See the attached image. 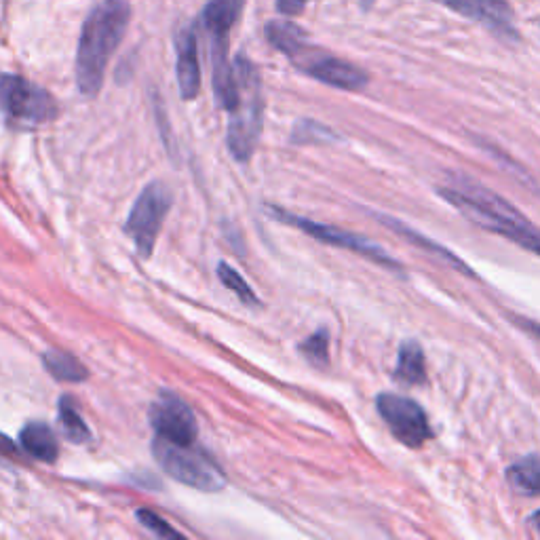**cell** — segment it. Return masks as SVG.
I'll list each match as a JSON object with an SVG mask.
<instances>
[{
    "label": "cell",
    "mask_w": 540,
    "mask_h": 540,
    "mask_svg": "<svg viewBox=\"0 0 540 540\" xmlns=\"http://www.w3.org/2000/svg\"><path fill=\"white\" fill-rule=\"evenodd\" d=\"M439 195L477 226L540 256V228H536L522 211L496 192L471 178L456 176L450 186L439 188Z\"/></svg>",
    "instance_id": "6da1fadb"
},
{
    "label": "cell",
    "mask_w": 540,
    "mask_h": 540,
    "mask_svg": "<svg viewBox=\"0 0 540 540\" xmlns=\"http://www.w3.org/2000/svg\"><path fill=\"white\" fill-rule=\"evenodd\" d=\"M129 17L125 0H102L89 11L76 49V85L87 98L100 93L108 60L123 41Z\"/></svg>",
    "instance_id": "7a4b0ae2"
},
{
    "label": "cell",
    "mask_w": 540,
    "mask_h": 540,
    "mask_svg": "<svg viewBox=\"0 0 540 540\" xmlns=\"http://www.w3.org/2000/svg\"><path fill=\"white\" fill-rule=\"evenodd\" d=\"M233 70L237 81V104L230 110L226 144L237 161H249L262 131V85L256 66L245 55L237 57Z\"/></svg>",
    "instance_id": "3957f363"
},
{
    "label": "cell",
    "mask_w": 540,
    "mask_h": 540,
    "mask_svg": "<svg viewBox=\"0 0 540 540\" xmlns=\"http://www.w3.org/2000/svg\"><path fill=\"white\" fill-rule=\"evenodd\" d=\"M245 0H207L201 15L203 30L209 38L211 72H214V91L224 110L237 104V81L233 64H228V34L241 15Z\"/></svg>",
    "instance_id": "277c9868"
},
{
    "label": "cell",
    "mask_w": 540,
    "mask_h": 540,
    "mask_svg": "<svg viewBox=\"0 0 540 540\" xmlns=\"http://www.w3.org/2000/svg\"><path fill=\"white\" fill-rule=\"evenodd\" d=\"M152 456L169 477L188 488L220 492L226 486V475L218 462L192 443H176L157 435L152 441Z\"/></svg>",
    "instance_id": "5b68a950"
},
{
    "label": "cell",
    "mask_w": 540,
    "mask_h": 540,
    "mask_svg": "<svg viewBox=\"0 0 540 540\" xmlns=\"http://www.w3.org/2000/svg\"><path fill=\"white\" fill-rule=\"evenodd\" d=\"M0 112L17 127H41L57 117L51 93L24 76L0 72Z\"/></svg>",
    "instance_id": "8992f818"
},
{
    "label": "cell",
    "mask_w": 540,
    "mask_h": 540,
    "mask_svg": "<svg viewBox=\"0 0 540 540\" xmlns=\"http://www.w3.org/2000/svg\"><path fill=\"white\" fill-rule=\"evenodd\" d=\"M171 203V190L161 182H152L150 186H146L138 201L133 203L131 214L125 222V233L131 237L142 258H148L152 254Z\"/></svg>",
    "instance_id": "52a82bcc"
},
{
    "label": "cell",
    "mask_w": 540,
    "mask_h": 540,
    "mask_svg": "<svg viewBox=\"0 0 540 540\" xmlns=\"http://www.w3.org/2000/svg\"><path fill=\"white\" fill-rule=\"evenodd\" d=\"M266 211L270 216H273L277 222H283V224H289L294 228H300L302 233H306L308 237H313L325 245H332V247H340V249H351V252L368 258L376 264H382L387 268H401V264L397 260H393L384 249L372 241H368L361 235H355V233H349V230H342V228H336V226H327V224H319V222H313L308 218H300V216H294L289 214V211L285 209H279V207H273L268 205Z\"/></svg>",
    "instance_id": "ba28073f"
},
{
    "label": "cell",
    "mask_w": 540,
    "mask_h": 540,
    "mask_svg": "<svg viewBox=\"0 0 540 540\" xmlns=\"http://www.w3.org/2000/svg\"><path fill=\"white\" fill-rule=\"evenodd\" d=\"M376 408L382 420L387 422L393 437L399 439L403 446L420 448L424 441L433 437L427 412L414 399L395 393H382L376 399Z\"/></svg>",
    "instance_id": "9c48e42d"
},
{
    "label": "cell",
    "mask_w": 540,
    "mask_h": 540,
    "mask_svg": "<svg viewBox=\"0 0 540 540\" xmlns=\"http://www.w3.org/2000/svg\"><path fill=\"white\" fill-rule=\"evenodd\" d=\"M302 72L313 76L315 81H321L330 87L344 89V91H359L368 85V74L361 68L338 60L334 55H327L311 45H306L294 60H292Z\"/></svg>",
    "instance_id": "30bf717a"
},
{
    "label": "cell",
    "mask_w": 540,
    "mask_h": 540,
    "mask_svg": "<svg viewBox=\"0 0 540 540\" xmlns=\"http://www.w3.org/2000/svg\"><path fill=\"white\" fill-rule=\"evenodd\" d=\"M150 424L157 435L176 443H195L197 420L188 405L173 393H161L150 408Z\"/></svg>",
    "instance_id": "8fae6325"
},
{
    "label": "cell",
    "mask_w": 540,
    "mask_h": 540,
    "mask_svg": "<svg viewBox=\"0 0 540 540\" xmlns=\"http://www.w3.org/2000/svg\"><path fill=\"white\" fill-rule=\"evenodd\" d=\"M176 55V74L182 98L195 100L201 91V66L195 30L184 28L176 34Z\"/></svg>",
    "instance_id": "7c38bea8"
},
{
    "label": "cell",
    "mask_w": 540,
    "mask_h": 540,
    "mask_svg": "<svg viewBox=\"0 0 540 540\" xmlns=\"http://www.w3.org/2000/svg\"><path fill=\"white\" fill-rule=\"evenodd\" d=\"M441 3L458 11L460 15L486 24L488 28L496 32L513 34V26H511L513 11L507 0H441Z\"/></svg>",
    "instance_id": "4fadbf2b"
},
{
    "label": "cell",
    "mask_w": 540,
    "mask_h": 540,
    "mask_svg": "<svg viewBox=\"0 0 540 540\" xmlns=\"http://www.w3.org/2000/svg\"><path fill=\"white\" fill-rule=\"evenodd\" d=\"M19 446L22 450L43 462H55L57 454H60V446H57V437L49 424L41 420H32L26 427L19 431Z\"/></svg>",
    "instance_id": "5bb4252c"
},
{
    "label": "cell",
    "mask_w": 540,
    "mask_h": 540,
    "mask_svg": "<svg viewBox=\"0 0 540 540\" xmlns=\"http://www.w3.org/2000/svg\"><path fill=\"white\" fill-rule=\"evenodd\" d=\"M393 376L405 387H418V384L427 382V361H424V353L418 342L410 340L401 344Z\"/></svg>",
    "instance_id": "9a60e30c"
},
{
    "label": "cell",
    "mask_w": 540,
    "mask_h": 540,
    "mask_svg": "<svg viewBox=\"0 0 540 540\" xmlns=\"http://www.w3.org/2000/svg\"><path fill=\"white\" fill-rule=\"evenodd\" d=\"M266 38L270 45L285 53L289 60H294V57L308 45L306 32L292 22H268Z\"/></svg>",
    "instance_id": "2e32d148"
},
{
    "label": "cell",
    "mask_w": 540,
    "mask_h": 540,
    "mask_svg": "<svg viewBox=\"0 0 540 540\" xmlns=\"http://www.w3.org/2000/svg\"><path fill=\"white\" fill-rule=\"evenodd\" d=\"M41 359H43V365L47 368V372L60 382L74 384V382H85L89 378V372H87L85 365L66 351L51 349V351H45Z\"/></svg>",
    "instance_id": "e0dca14e"
},
{
    "label": "cell",
    "mask_w": 540,
    "mask_h": 540,
    "mask_svg": "<svg viewBox=\"0 0 540 540\" xmlns=\"http://www.w3.org/2000/svg\"><path fill=\"white\" fill-rule=\"evenodd\" d=\"M509 486L522 496H540V458L528 456L507 469Z\"/></svg>",
    "instance_id": "ac0fdd59"
},
{
    "label": "cell",
    "mask_w": 540,
    "mask_h": 540,
    "mask_svg": "<svg viewBox=\"0 0 540 540\" xmlns=\"http://www.w3.org/2000/svg\"><path fill=\"white\" fill-rule=\"evenodd\" d=\"M57 414H60L62 422V431L72 443H85L91 439V431L85 424L79 408L72 397L64 395L60 401H57Z\"/></svg>",
    "instance_id": "d6986e66"
},
{
    "label": "cell",
    "mask_w": 540,
    "mask_h": 540,
    "mask_svg": "<svg viewBox=\"0 0 540 540\" xmlns=\"http://www.w3.org/2000/svg\"><path fill=\"white\" fill-rule=\"evenodd\" d=\"M380 222L384 224V226H389V228H393L395 230V233H399V235H403V239H408V241H412L414 245H418V247H427V249H433V252H437L439 256H441V260L443 262H448V264H452L456 270H458V273H465V275H473L471 273V270H469V266L465 264V262H460L458 258H454L450 252H448V249H443V247H439V245H435V243H431L427 237H422V235H418V233H414V230L412 228H408V226H403V224H399L395 218H387V216H380Z\"/></svg>",
    "instance_id": "ffe728a7"
},
{
    "label": "cell",
    "mask_w": 540,
    "mask_h": 540,
    "mask_svg": "<svg viewBox=\"0 0 540 540\" xmlns=\"http://www.w3.org/2000/svg\"><path fill=\"white\" fill-rule=\"evenodd\" d=\"M218 277L230 289V292H235L241 298V302H245L249 306L258 304V296L254 294V289L249 287V283L237 273L233 266L226 264V262H220L218 264Z\"/></svg>",
    "instance_id": "44dd1931"
},
{
    "label": "cell",
    "mask_w": 540,
    "mask_h": 540,
    "mask_svg": "<svg viewBox=\"0 0 540 540\" xmlns=\"http://www.w3.org/2000/svg\"><path fill=\"white\" fill-rule=\"evenodd\" d=\"M300 351L315 365H327V361H330V334H327V330L315 332L300 344Z\"/></svg>",
    "instance_id": "7402d4cb"
},
{
    "label": "cell",
    "mask_w": 540,
    "mask_h": 540,
    "mask_svg": "<svg viewBox=\"0 0 540 540\" xmlns=\"http://www.w3.org/2000/svg\"><path fill=\"white\" fill-rule=\"evenodd\" d=\"M330 140H334V133L313 121H302L294 129V142L298 144H311V142L319 144V142H330Z\"/></svg>",
    "instance_id": "603a6c76"
},
{
    "label": "cell",
    "mask_w": 540,
    "mask_h": 540,
    "mask_svg": "<svg viewBox=\"0 0 540 540\" xmlns=\"http://www.w3.org/2000/svg\"><path fill=\"white\" fill-rule=\"evenodd\" d=\"M135 517L140 519V524L146 530L154 532V534L161 536V538H182V534L178 530H173L161 515H157V513L150 511V509H140L138 513H135Z\"/></svg>",
    "instance_id": "cb8c5ba5"
},
{
    "label": "cell",
    "mask_w": 540,
    "mask_h": 540,
    "mask_svg": "<svg viewBox=\"0 0 540 540\" xmlns=\"http://www.w3.org/2000/svg\"><path fill=\"white\" fill-rule=\"evenodd\" d=\"M13 460H19V450L7 435L0 433V462H13Z\"/></svg>",
    "instance_id": "d4e9b609"
},
{
    "label": "cell",
    "mask_w": 540,
    "mask_h": 540,
    "mask_svg": "<svg viewBox=\"0 0 540 540\" xmlns=\"http://www.w3.org/2000/svg\"><path fill=\"white\" fill-rule=\"evenodd\" d=\"M311 0H277V11L283 15H300Z\"/></svg>",
    "instance_id": "484cf974"
},
{
    "label": "cell",
    "mask_w": 540,
    "mask_h": 540,
    "mask_svg": "<svg viewBox=\"0 0 540 540\" xmlns=\"http://www.w3.org/2000/svg\"><path fill=\"white\" fill-rule=\"evenodd\" d=\"M515 323L522 327V330L530 332L532 336H536V340H540V325L532 319H524V317H515Z\"/></svg>",
    "instance_id": "4316f807"
},
{
    "label": "cell",
    "mask_w": 540,
    "mask_h": 540,
    "mask_svg": "<svg viewBox=\"0 0 540 540\" xmlns=\"http://www.w3.org/2000/svg\"><path fill=\"white\" fill-rule=\"evenodd\" d=\"M528 524H530L532 528L540 530V511H536V513H532V515H530V519H528Z\"/></svg>",
    "instance_id": "83f0119b"
},
{
    "label": "cell",
    "mask_w": 540,
    "mask_h": 540,
    "mask_svg": "<svg viewBox=\"0 0 540 540\" xmlns=\"http://www.w3.org/2000/svg\"><path fill=\"white\" fill-rule=\"evenodd\" d=\"M374 3H376V0H361V7H363L365 11H368V9H372Z\"/></svg>",
    "instance_id": "f1b7e54d"
}]
</instances>
